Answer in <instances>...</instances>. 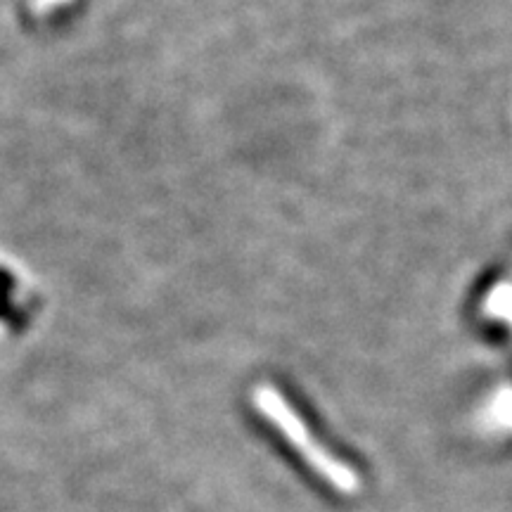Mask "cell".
Masks as SVG:
<instances>
[{
    "mask_svg": "<svg viewBox=\"0 0 512 512\" xmlns=\"http://www.w3.org/2000/svg\"><path fill=\"white\" fill-rule=\"evenodd\" d=\"M256 406L264 411V415L271 418V422L278 427L280 432L290 439V444L297 448L299 453H304V458L309 460L313 470L320 472V477L328 479L330 484L335 486H349L351 475L344 465H339L337 460L330 458V453L325 448H320L311 437L309 427L304 425L302 418L292 411V406L287 403L283 396H280L271 387H259L256 389Z\"/></svg>",
    "mask_w": 512,
    "mask_h": 512,
    "instance_id": "obj_1",
    "label": "cell"
}]
</instances>
